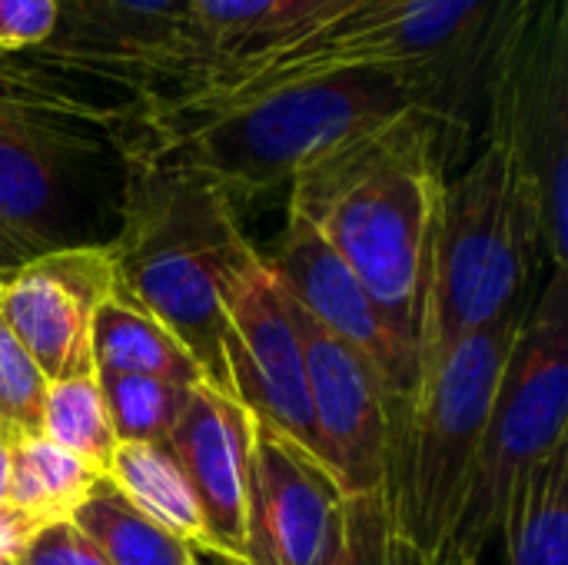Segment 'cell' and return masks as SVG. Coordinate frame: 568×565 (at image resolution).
I'll return each mask as SVG.
<instances>
[{
	"label": "cell",
	"instance_id": "obj_1",
	"mask_svg": "<svg viewBox=\"0 0 568 565\" xmlns=\"http://www.w3.org/2000/svg\"><path fill=\"white\" fill-rule=\"evenodd\" d=\"M469 137L426 110L373 123L303 163L286 210L300 213L419 350L446 170Z\"/></svg>",
	"mask_w": 568,
	"mask_h": 565
},
{
	"label": "cell",
	"instance_id": "obj_2",
	"mask_svg": "<svg viewBox=\"0 0 568 565\" xmlns=\"http://www.w3.org/2000/svg\"><path fill=\"white\" fill-rule=\"evenodd\" d=\"M133 113L126 97L0 53V276L113 240Z\"/></svg>",
	"mask_w": 568,
	"mask_h": 565
},
{
	"label": "cell",
	"instance_id": "obj_3",
	"mask_svg": "<svg viewBox=\"0 0 568 565\" xmlns=\"http://www.w3.org/2000/svg\"><path fill=\"white\" fill-rule=\"evenodd\" d=\"M406 110H426L469 137L419 83L399 73L343 70L226 100L143 103L126 153L200 173L236 203L286 186L323 150Z\"/></svg>",
	"mask_w": 568,
	"mask_h": 565
},
{
	"label": "cell",
	"instance_id": "obj_4",
	"mask_svg": "<svg viewBox=\"0 0 568 565\" xmlns=\"http://www.w3.org/2000/svg\"><path fill=\"white\" fill-rule=\"evenodd\" d=\"M529 7L532 0H356L326 23L253 47L200 87L153 103L226 100L300 77L376 70L419 83L453 123L473 133L496 63Z\"/></svg>",
	"mask_w": 568,
	"mask_h": 565
},
{
	"label": "cell",
	"instance_id": "obj_5",
	"mask_svg": "<svg viewBox=\"0 0 568 565\" xmlns=\"http://www.w3.org/2000/svg\"><path fill=\"white\" fill-rule=\"evenodd\" d=\"M233 196L213 180L126 153L120 223L106 243L116 293L163 323L196 360L203 380L230 393L223 363L220 273L246 246Z\"/></svg>",
	"mask_w": 568,
	"mask_h": 565
},
{
	"label": "cell",
	"instance_id": "obj_6",
	"mask_svg": "<svg viewBox=\"0 0 568 565\" xmlns=\"http://www.w3.org/2000/svg\"><path fill=\"white\" fill-rule=\"evenodd\" d=\"M542 253L536 190L519 160L509 117L486 97V140L469 167L446 180L426 316L419 336V383L473 333L523 306Z\"/></svg>",
	"mask_w": 568,
	"mask_h": 565
},
{
	"label": "cell",
	"instance_id": "obj_7",
	"mask_svg": "<svg viewBox=\"0 0 568 565\" xmlns=\"http://www.w3.org/2000/svg\"><path fill=\"white\" fill-rule=\"evenodd\" d=\"M526 310L466 336L413 396L386 406L389 433L379 500L393 536L426 565L443 553L476 470L489 410Z\"/></svg>",
	"mask_w": 568,
	"mask_h": 565
},
{
	"label": "cell",
	"instance_id": "obj_8",
	"mask_svg": "<svg viewBox=\"0 0 568 565\" xmlns=\"http://www.w3.org/2000/svg\"><path fill=\"white\" fill-rule=\"evenodd\" d=\"M568 446V270H552L506 360L463 513L433 565H479L532 466Z\"/></svg>",
	"mask_w": 568,
	"mask_h": 565
},
{
	"label": "cell",
	"instance_id": "obj_9",
	"mask_svg": "<svg viewBox=\"0 0 568 565\" xmlns=\"http://www.w3.org/2000/svg\"><path fill=\"white\" fill-rule=\"evenodd\" d=\"M542 216V253L568 270V0H532L489 80Z\"/></svg>",
	"mask_w": 568,
	"mask_h": 565
},
{
	"label": "cell",
	"instance_id": "obj_10",
	"mask_svg": "<svg viewBox=\"0 0 568 565\" xmlns=\"http://www.w3.org/2000/svg\"><path fill=\"white\" fill-rule=\"evenodd\" d=\"M223 300V363L230 396L256 423L280 430L316 456V430L306 386V356L296 326V306L250 243L240 246L220 273Z\"/></svg>",
	"mask_w": 568,
	"mask_h": 565
},
{
	"label": "cell",
	"instance_id": "obj_11",
	"mask_svg": "<svg viewBox=\"0 0 568 565\" xmlns=\"http://www.w3.org/2000/svg\"><path fill=\"white\" fill-rule=\"evenodd\" d=\"M116 293L110 246H63L0 276V313L47 383L97 376L93 320Z\"/></svg>",
	"mask_w": 568,
	"mask_h": 565
},
{
	"label": "cell",
	"instance_id": "obj_12",
	"mask_svg": "<svg viewBox=\"0 0 568 565\" xmlns=\"http://www.w3.org/2000/svg\"><path fill=\"white\" fill-rule=\"evenodd\" d=\"M53 37L37 47V63L126 97L156 100L173 87L170 43L180 0H53Z\"/></svg>",
	"mask_w": 568,
	"mask_h": 565
},
{
	"label": "cell",
	"instance_id": "obj_13",
	"mask_svg": "<svg viewBox=\"0 0 568 565\" xmlns=\"http://www.w3.org/2000/svg\"><path fill=\"white\" fill-rule=\"evenodd\" d=\"M263 260L310 320L366 356L386 390V406L416 393L419 350L396 330L356 273L300 213L286 210L276 250Z\"/></svg>",
	"mask_w": 568,
	"mask_h": 565
},
{
	"label": "cell",
	"instance_id": "obj_14",
	"mask_svg": "<svg viewBox=\"0 0 568 565\" xmlns=\"http://www.w3.org/2000/svg\"><path fill=\"white\" fill-rule=\"evenodd\" d=\"M296 326L306 356L316 456L333 473L343 496L376 493L383 483V456L389 433L386 390L366 356H359L339 336L323 330L300 306Z\"/></svg>",
	"mask_w": 568,
	"mask_h": 565
},
{
	"label": "cell",
	"instance_id": "obj_15",
	"mask_svg": "<svg viewBox=\"0 0 568 565\" xmlns=\"http://www.w3.org/2000/svg\"><path fill=\"white\" fill-rule=\"evenodd\" d=\"M339 506L343 490L323 460L256 423L243 565H320Z\"/></svg>",
	"mask_w": 568,
	"mask_h": 565
},
{
	"label": "cell",
	"instance_id": "obj_16",
	"mask_svg": "<svg viewBox=\"0 0 568 565\" xmlns=\"http://www.w3.org/2000/svg\"><path fill=\"white\" fill-rule=\"evenodd\" d=\"M253 413L230 393L200 383L166 440L206 526V543L243 563L253 476Z\"/></svg>",
	"mask_w": 568,
	"mask_h": 565
},
{
	"label": "cell",
	"instance_id": "obj_17",
	"mask_svg": "<svg viewBox=\"0 0 568 565\" xmlns=\"http://www.w3.org/2000/svg\"><path fill=\"white\" fill-rule=\"evenodd\" d=\"M93 366L97 373L150 376L176 386L206 383L186 346L120 293H113L93 320Z\"/></svg>",
	"mask_w": 568,
	"mask_h": 565
},
{
	"label": "cell",
	"instance_id": "obj_18",
	"mask_svg": "<svg viewBox=\"0 0 568 565\" xmlns=\"http://www.w3.org/2000/svg\"><path fill=\"white\" fill-rule=\"evenodd\" d=\"M496 543L506 565H568V446L526 473Z\"/></svg>",
	"mask_w": 568,
	"mask_h": 565
},
{
	"label": "cell",
	"instance_id": "obj_19",
	"mask_svg": "<svg viewBox=\"0 0 568 565\" xmlns=\"http://www.w3.org/2000/svg\"><path fill=\"white\" fill-rule=\"evenodd\" d=\"M106 476L170 536L183 543H206L200 503L166 443H116Z\"/></svg>",
	"mask_w": 568,
	"mask_h": 565
},
{
	"label": "cell",
	"instance_id": "obj_20",
	"mask_svg": "<svg viewBox=\"0 0 568 565\" xmlns=\"http://www.w3.org/2000/svg\"><path fill=\"white\" fill-rule=\"evenodd\" d=\"M70 523L103 553L110 565H193L190 543L170 536L143 516L110 476H100Z\"/></svg>",
	"mask_w": 568,
	"mask_h": 565
},
{
	"label": "cell",
	"instance_id": "obj_21",
	"mask_svg": "<svg viewBox=\"0 0 568 565\" xmlns=\"http://www.w3.org/2000/svg\"><path fill=\"white\" fill-rule=\"evenodd\" d=\"M13 443V480L10 506L37 519L40 526L70 519L103 473L60 450L47 436H17Z\"/></svg>",
	"mask_w": 568,
	"mask_h": 565
},
{
	"label": "cell",
	"instance_id": "obj_22",
	"mask_svg": "<svg viewBox=\"0 0 568 565\" xmlns=\"http://www.w3.org/2000/svg\"><path fill=\"white\" fill-rule=\"evenodd\" d=\"M40 436L73 453L97 473H110L116 453V433L106 416V403L97 376H73L47 383L43 396V426Z\"/></svg>",
	"mask_w": 568,
	"mask_h": 565
},
{
	"label": "cell",
	"instance_id": "obj_23",
	"mask_svg": "<svg viewBox=\"0 0 568 565\" xmlns=\"http://www.w3.org/2000/svg\"><path fill=\"white\" fill-rule=\"evenodd\" d=\"M116 443H166L193 386L150 376L97 373Z\"/></svg>",
	"mask_w": 568,
	"mask_h": 565
},
{
	"label": "cell",
	"instance_id": "obj_24",
	"mask_svg": "<svg viewBox=\"0 0 568 565\" xmlns=\"http://www.w3.org/2000/svg\"><path fill=\"white\" fill-rule=\"evenodd\" d=\"M320 565H426L393 536L379 493L343 496L326 556Z\"/></svg>",
	"mask_w": 568,
	"mask_h": 565
},
{
	"label": "cell",
	"instance_id": "obj_25",
	"mask_svg": "<svg viewBox=\"0 0 568 565\" xmlns=\"http://www.w3.org/2000/svg\"><path fill=\"white\" fill-rule=\"evenodd\" d=\"M43 396L47 380L30 360L23 343L13 336L0 313V430L17 436H40L43 426Z\"/></svg>",
	"mask_w": 568,
	"mask_h": 565
},
{
	"label": "cell",
	"instance_id": "obj_26",
	"mask_svg": "<svg viewBox=\"0 0 568 565\" xmlns=\"http://www.w3.org/2000/svg\"><path fill=\"white\" fill-rule=\"evenodd\" d=\"M57 3L53 0H0V53H33L53 37Z\"/></svg>",
	"mask_w": 568,
	"mask_h": 565
},
{
	"label": "cell",
	"instance_id": "obj_27",
	"mask_svg": "<svg viewBox=\"0 0 568 565\" xmlns=\"http://www.w3.org/2000/svg\"><path fill=\"white\" fill-rule=\"evenodd\" d=\"M17 565H110L103 553L70 523H47L40 526L23 553L17 556Z\"/></svg>",
	"mask_w": 568,
	"mask_h": 565
},
{
	"label": "cell",
	"instance_id": "obj_28",
	"mask_svg": "<svg viewBox=\"0 0 568 565\" xmlns=\"http://www.w3.org/2000/svg\"><path fill=\"white\" fill-rule=\"evenodd\" d=\"M349 3L356 0H280L270 13V20L263 23L260 37L253 43H246L240 53L253 50V47H266V43H276V40H286V37H296V33H306L320 23H326L329 17H336L339 10H346ZM236 53V57H240ZM230 63V60H226Z\"/></svg>",
	"mask_w": 568,
	"mask_h": 565
},
{
	"label": "cell",
	"instance_id": "obj_29",
	"mask_svg": "<svg viewBox=\"0 0 568 565\" xmlns=\"http://www.w3.org/2000/svg\"><path fill=\"white\" fill-rule=\"evenodd\" d=\"M37 529L40 523L20 513L17 506H0V563H17Z\"/></svg>",
	"mask_w": 568,
	"mask_h": 565
},
{
	"label": "cell",
	"instance_id": "obj_30",
	"mask_svg": "<svg viewBox=\"0 0 568 565\" xmlns=\"http://www.w3.org/2000/svg\"><path fill=\"white\" fill-rule=\"evenodd\" d=\"M10 480H13V443L0 430V506H10Z\"/></svg>",
	"mask_w": 568,
	"mask_h": 565
},
{
	"label": "cell",
	"instance_id": "obj_31",
	"mask_svg": "<svg viewBox=\"0 0 568 565\" xmlns=\"http://www.w3.org/2000/svg\"><path fill=\"white\" fill-rule=\"evenodd\" d=\"M190 556H193V565H243L240 559H233L213 546H203V543H190Z\"/></svg>",
	"mask_w": 568,
	"mask_h": 565
},
{
	"label": "cell",
	"instance_id": "obj_32",
	"mask_svg": "<svg viewBox=\"0 0 568 565\" xmlns=\"http://www.w3.org/2000/svg\"><path fill=\"white\" fill-rule=\"evenodd\" d=\"M0 565H17V563H0Z\"/></svg>",
	"mask_w": 568,
	"mask_h": 565
}]
</instances>
